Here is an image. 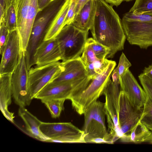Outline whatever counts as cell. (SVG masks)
Returning a JSON list of instances; mask_svg holds the SVG:
<instances>
[{"label":"cell","mask_w":152,"mask_h":152,"mask_svg":"<svg viewBox=\"0 0 152 152\" xmlns=\"http://www.w3.org/2000/svg\"><path fill=\"white\" fill-rule=\"evenodd\" d=\"M62 60V56L56 38L44 40L37 49L34 56V64L46 65Z\"/></svg>","instance_id":"cell-16"},{"label":"cell","mask_w":152,"mask_h":152,"mask_svg":"<svg viewBox=\"0 0 152 152\" xmlns=\"http://www.w3.org/2000/svg\"><path fill=\"white\" fill-rule=\"evenodd\" d=\"M86 42L89 43L96 58L103 59L109 54L110 50L103 45L98 42L93 38H88Z\"/></svg>","instance_id":"cell-26"},{"label":"cell","mask_w":152,"mask_h":152,"mask_svg":"<svg viewBox=\"0 0 152 152\" xmlns=\"http://www.w3.org/2000/svg\"><path fill=\"white\" fill-rule=\"evenodd\" d=\"M91 80L88 76L83 78L65 83L48 84L37 94L34 98L41 100L52 99L70 100L83 91Z\"/></svg>","instance_id":"cell-10"},{"label":"cell","mask_w":152,"mask_h":152,"mask_svg":"<svg viewBox=\"0 0 152 152\" xmlns=\"http://www.w3.org/2000/svg\"><path fill=\"white\" fill-rule=\"evenodd\" d=\"M131 66V63L122 52L120 58L118 66L117 67L120 80Z\"/></svg>","instance_id":"cell-29"},{"label":"cell","mask_w":152,"mask_h":152,"mask_svg":"<svg viewBox=\"0 0 152 152\" xmlns=\"http://www.w3.org/2000/svg\"><path fill=\"white\" fill-rule=\"evenodd\" d=\"M96 10V0H89L76 15L71 24L81 31L88 32L93 23Z\"/></svg>","instance_id":"cell-18"},{"label":"cell","mask_w":152,"mask_h":152,"mask_svg":"<svg viewBox=\"0 0 152 152\" xmlns=\"http://www.w3.org/2000/svg\"><path fill=\"white\" fill-rule=\"evenodd\" d=\"M121 138L126 142H152V132L139 121L129 134L124 136Z\"/></svg>","instance_id":"cell-21"},{"label":"cell","mask_w":152,"mask_h":152,"mask_svg":"<svg viewBox=\"0 0 152 152\" xmlns=\"http://www.w3.org/2000/svg\"><path fill=\"white\" fill-rule=\"evenodd\" d=\"M76 3V15L79 12L83 6L90 0H74Z\"/></svg>","instance_id":"cell-33"},{"label":"cell","mask_w":152,"mask_h":152,"mask_svg":"<svg viewBox=\"0 0 152 152\" xmlns=\"http://www.w3.org/2000/svg\"><path fill=\"white\" fill-rule=\"evenodd\" d=\"M9 31L5 24L0 23V53H2L8 39Z\"/></svg>","instance_id":"cell-30"},{"label":"cell","mask_w":152,"mask_h":152,"mask_svg":"<svg viewBox=\"0 0 152 152\" xmlns=\"http://www.w3.org/2000/svg\"><path fill=\"white\" fill-rule=\"evenodd\" d=\"M0 15V23H4L10 32L17 29V18L13 0L8 3Z\"/></svg>","instance_id":"cell-22"},{"label":"cell","mask_w":152,"mask_h":152,"mask_svg":"<svg viewBox=\"0 0 152 152\" xmlns=\"http://www.w3.org/2000/svg\"><path fill=\"white\" fill-rule=\"evenodd\" d=\"M120 85L121 91L127 94L135 106L139 108H142L147 96L129 69L120 79Z\"/></svg>","instance_id":"cell-15"},{"label":"cell","mask_w":152,"mask_h":152,"mask_svg":"<svg viewBox=\"0 0 152 152\" xmlns=\"http://www.w3.org/2000/svg\"><path fill=\"white\" fill-rule=\"evenodd\" d=\"M120 91V80L118 70L115 69L112 72L103 93L105 98L104 111L107 130L113 143L121 137L118 125Z\"/></svg>","instance_id":"cell-4"},{"label":"cell","mask_w":152,"mask_h":152,"mask_svg":"<svg viewBox=\"0 0 152 152\" xmlns=\"http://www.w3.org/2000/svg\"><path fill=\"white\" fill-rule=\"evenodd\" d=\"M53 0H51V1H53Z\"/></svg>","instance_id":"cell-38"},{"label":"cell","mask_w":152,"mask_h":152,"mask_svg":"<svg viewBox=\"0 0 152 152\" xmlns=\"http://www.w3.org/2000/svg\"><path fill=\"white\" fill-rule=\"evenodd\" d=\"M116 64L115 61L110 60L108 65L102 73L92 79L83 91L70 100L73 108L78 114H83L88 107L103 94Z\"/></svg>","instance_id":"cell-5"},{"label":"cell","mask_w":152,"mask_h":152,"mask_svg":"<svg viewBox=\"0 0 152 152\" xmlns=\"http://www.w3.org/2000/svg\"><path fill=\"white\" fill-rule=\"evenodd\" d=\"M76 4L74 0H71L66 17L64 22V25L70 24L73 20L76 15Z\"/></svg>","instance_id":"cell-31"},{"label":"cell","mask_w":152,"mask_h":152,"mask_svg":"<svg viewBox=\"0 0 152 152\" xmlns=\"http://www.w3.org/2000/svg\"><path fill=\"white\" fill-rule=\"evenodd\" d=\"M62 70V63L59 61L31 67L28 71V92L31 100L34 98L37 94Z\"/></svg>","instance_id":"cell-9"},{"label":"cell","mask_w":152,"mask_h":152,"mask_svg":"<svg viewBox=\"0 0 152 152\" xmlns=\"http://www.w3.org/2000/svg\"><path fill=\"white\" fill-rule=\"evenodd\" d=\"M12 73L0 75V105L1 110L4 115L9 121L14 123V113L8 110V107L12 102Z\"/></svg>","instance_id":"cell-17"},{"label":"cell","mask_w":152,"mask_h":152,"mask_svg":"<svg viewBox=\"0 0 152 152\" xmlns=\"http://www.w3.org/2000/svg\"><path fill=\"white\" fill-rule=\"evenodd\" d=\"M51 0H38L39 7L40 10L46 6Z\"/></svg>","instance_id":"cell-36"},{"label":"cell","mask_w":152,"mask_h":152,"mask_svg":"<svg viewBox=\"0 0 152 152\" xmlns=\"http://www.w3.org/2000/svg\"><path fill=\"white\" fill-rule=\"evenodd\" d=\"M110 60L105 58L103 59L97 58L94 62L95 71L97 75L102 73L108 65Z\"/></svg>","instance_id":"cell-32"},{"label":"cell","mask_w":152,"mask_h":152,"mask_svg":"<svg viewBox=\"0 0 152 152\" xmlns=\"http://www.w3.org/2000/svg\"><path fill=\"white\" fill-rule=\"evenodd\" d=\"M126 38L132 45L147 49L152 46V16L129 11L121 20Z\"/></svg>","instance_id":"cell-3"},{"label":"cell","mask_w":152,"mask_h":152,"mask_svg":"<svg viewBox=\"0 0 152 152\" xmlns=\"http://www.w3.org/2000/svg\"><path fill=\"white\" fill-rule=\"evenodd\" d=\"M129 11L135 15L152 16V0H136Z\"/></svg>","instance_id":"cell-25"},{"label":"cell","mask_w":152,"mask_h":152,"mask_svg":"<svg viewBox=\"0 0 152 152\" xmlns=\"http://www.w3.org/2000/svg\"><path fill=\"white\" fill-rule=\"evenodd\" d=\"M66 99H52L41 100L48 110L51 117L56 118L60 115L64 110V104Z\"/></svg>","instance_id":"cell-23"},{"label":"cell","mask_w":152,"mask_h":152,"mask_svg":"<svg viewBox=\"0 0 152 152\" xmlns=\"http://www.w3.org/2000/svg\"><path fill=\"white\" fill-rule=\"evenodd\" d=\"M149 78L152 80V64L148 67H145L142 73Z\"/></svg>","instance_id":"cell-35"},{"label":"cell","mask_w":152,"mask_h":152,"mask_svg":"<svg viewBox=\"0 0 152 152\" xmlns=\"http://www.w3.org/2000/svg\"><path fill=\"white\" fill-rule=\"evenodd\" d=\"M139 122L152 132V101L147 96Z\"/></svg>","instance_id":"cell-24"},{"label":"cell","mask_w":152,"mask_h":152,"mask_svg":"<svg viewBox=\"0 0 152 152\" xmlns=\"http://www.w3.org/2000/svg\"><path fill=\"white\" fill-rule=\"evenodd\" d=\"M95 18L90 29L93 38L110 50L106 58H113L124 48L126 39L118 14L104 0H96Z\"/></svg>","instance_id":"cell-1"},{"label":"cell","mask_w":152,"mask_h":152,"mask_svg":"<svg viewBox=\"0 0 152 152\" xmlns=\"http://www.w3.org/2000/svg\"><path fill=\"white\" fill-rule=\"evenodd\" d=\"M18 115L23 120L26 131L31 137L39 141L47 142L49 139L42 132L40 126L42 122L24 107H20Z\"/></svg>","instance_id":"cell-19"},{"label":"cell","mask_w":152,"mask_h":152,"mask_svg":"<svg viewBox=\"0 0 152 152\" xmlns=\"http://www.w3.org/2000/svg\"><path fill=\"white\" fill-rule=\"evenodd\" d=\"M106 2L112 6L117 7L119 5L123 2L129 1L133 0H104Z\"/></svg>","instance_id":"cell-34"},{"label":"cell","mask_w":152,"mask_h":152,"mask_svg":"<svg viewBox=\"0 0 152 152\" xmlns=\"http://www.w3.org/2000/svg\"><path fill=\"white\" fill-rule=\"evenodd\" d=\"M40 129L42 133L49 139V142L82 143L84 140L83 131L71 122H42Z\"/></svg>","instance_id":"cell-8"},{"label":"cell","mask_w":152,"mask_h":152,"mask_svg":"<svg viewBox=\"0 0 152 152\" xmlns=\"http://www.w3.org/2000/svg\"><path fill=\"white\" fill-rule=\"evenodd\" d=\"M138 77L147 96L152 101V80L142 73L139 75Z\"/></svg>","instance_id":"cell-28"},{"label":"cell","mask_w":152,"mask_h":152,"mask_svg":"<svg viewBox=\"0 0 152 152\" xmlns=\"http://www.w3.org/2000/svg\"><path fill=\"white\" fill-rule=\"evenodd\" d=\"M12 0H0V15L2 14L6 5Z\"/></svg>","instance_id":"cell-37"},{"label":"cell","mask_w":152,"mask_h":152,"mask_svg":"<svg viewBox=\"0 0 152 152\" xmlns=\"http://www.w3.org/2000/svg\"><path fill=\"white\" fill-rule=\"evenodd\" d=\"M12 96L15 103L20 107L29 105L30 99L28 86V70L26 64L25 53L22 52L20 62L12 73Z\"/></svg>","instance_id":"cell-12"},{"label":"cell","mask_w":152,"mask_h":152,"mask_svg":"<svg viewBox=\"0 0 152 152\" xmlns=\"http://www.w3.org/2000/svg\"><path fill=\"white\" fill-rule=\"evenodd\" d=\"M71 0H66L49 26L44 40L55 38L64 26V22Z\"/></svg>","instance_id":"cell-20"},{"label":"cell","mask_w":152,"mask_h":152,"mask_svg":"<svg viewBox=\"0 0 152 152\" xmlns=\"http://www.w3.org/2000/svg\"><path fill=\"white\" fill-rule=\"evenodd\" d=\"M83 114L84 122L82 130L86 143H113L105 125L104 103L95 101Z\"/></svg>","instance_id":"cell-2"},{"label":"cell","mask_w":152,"mask_h":152,"mask_svg":"<svg viewBox=\"0 0 152 152\" xmlns=\"http://www.w3.org/2000/svg\"><path fill=\"white\" fill-rule=\"evenodd\" d=\"M142 108L137 107L127 94L121 91L119 99L118 125L121 137L129 134L139 122Z\"/></svg>","instance_id":"cell-11"},{"label":"cell","mask_w":152,"mask_h":152,"mask_svg":"<svg viewBox=\"0 0 152 152\" xmlns=\"http://www.w3.org/2000/svg\"><path fill=\"white\" fill-rule=\"evenodd\" d=\"M88 32L77 29L72 24L65 26L56 37L62 61L77 58L82 53Z\"/></svg>","instance_id":"cell-6"},{"label":"cell","mask_w":152,"mask_h":152,"mask_svg":"<svg viewBox=\"0 0 152 152\" xmlns=\"http://www.w3.org/2000/svg\"><path fill=\"white\" fill-rule=\"evenodd\" d=\"M22 53L20 38L17 29L9 32L1 55L0 75L13 72L20 62Z\"/></svg>","instance_id":"cell-13"},{"label":"cell","mask_w":152,"mask_h":152,"mask_svg":"<svg viewBox=\"0 0 152 152\" xmlns=\"http://www.w3.org/2000/svg\"><path fill=\"white\" fill-rule=\"evenodd\" d=\"M13 3L22 50L25 53L35 19L39 10L38 0H13Z\"/></svg>","instance_id":"cell-7"},{"label":"cell","mask_w":152,"mask_h":152,"mask_svg":"<svg viewBox=\"0 0 152 152\" xmlns=\"http://www.w3.org/2000/svg\"><path fill=\"white\" fill-rule=\"evenodd\" d=\"M80 58L85 66L93 63L97 58L90 45L86 42Z\"/></svg>","instance_id":"cell-27"},{"label":"cell","mask_w":152,"mask_h":152,"mask_svg":"<svg viewBox=\"0 0 152 152\" xmlns=\"http://www.w3.org/2000/svg\"><path fill=\"white\" fill-rule=\"evenodd\" d=\"M61 63L62 70L48 84L65 83L83 78L88 76V71L80 57L62 61Z\"/></svg>","instance_id":"cell-14"}]
</instances>
